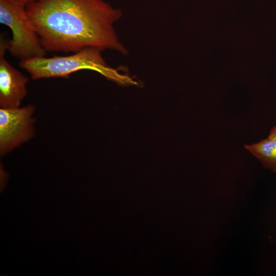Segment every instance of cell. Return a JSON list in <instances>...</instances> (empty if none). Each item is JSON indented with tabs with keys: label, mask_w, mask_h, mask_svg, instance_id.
<instances>
[{
	"label": "cell",
	"mask_w": 276,
	"mask_h": 276,
	"mask_svg": "<svg viewBox=\"0 0 276 276\" xmlns=\"http://www.w3.org/2000/svg\"><path fill=\"white\" fill-rule=\"evenodd\" d=\"M26 10L47 52L95 47L128 54L114 27L123 12L104 0H36Z\"/></svg>",
	"instance_id": "obj_1"
},
{
	"label": "cell",
	"mask_w": 276,
	"mask_h": 276,
	"mask_svg": "<svg viewBox=\"0 0 276 276\" xmlns=\"http://www.w3.org/2000/svg\"><path fill=\"white\" fill-rule=\"evenodd\" d=\"M102 51L97 48L88 47L68 56H44L19 61L18 65L33 80L67 78L74 72L89 70L119 83H132L129 78L107 64L102 56Z\"/></svg>",
	"instance_id": "obj_2"
},
{
	"label": "cell",
	"mask_w": 276,
	"mask_h": 276,
	"mask_svg": "<svg viewBox=\"0 0 276 276\" xmlns=\"http://www.w3.org/2000/svg\"><path fill=\"white\" fill-rule=\"evenodd\" d=\"M0 22L10 28L12 37L7 40V51L19 61L44 57L43 47L26 6L13 0H0Z\"/></svg>",
	"instance_id": "obj_3"
},
{
	"label": "cell",
	"mask_w": 276,
	"mask_h": 276,
	"mask_svg": "<svg viewBox=\"0 0 276 276\" xmlns=\"http://www.w3.org/2000/svg\"><path fill=\"white\" fill-rule=\"evenodd\" d=\"M35 107L0 109V152L6 154L28 141L35 134Z\"/></svg>",
	"instance_id": "obj_4"
},
{
	"label": "cell",
	"mask_w": 276,
	"mask_h": 276,
	"mask_svg": "<svg viewBox=\"0 0 276 276\" xmlns=\"http://www.w3.org/2000/svg\"><path fill=\"white\" fill-rule=\"evenodd\" d=\"M7 40L0 41V106L4 108L20 107L28 91L29 78L14 67L5 58Z\"/></svg>",
	"instance_id": "obj_5"
},
{
	"label": "cell",
	"mask_w": 276,
	"mask_h": 276,
	"mask_svg": "<svg viewBox=\"0 0 276 276\" xmlns=\"http://www.w3.org/2000/svg\"><path fill=\"white\" fill-rule=\"evenodd\" d=\"M244 148L257 158L263 166L276 172V142L268 137L259 142L244 145Z\"/></svg>",
	"instance_id": "obj_6"
},
{
	"label": "cell",
	"mask_w": 276,
	"mask_h": 276,
	"mask_svg": "<svg viewBox=\"0 0 276 276\" xmlns=\"http://www.w3.org/2000/svg\"><path fill=\"white\" fill-rule=\"evenodd\" d=\"M267 137L276 142V125L271 128Z\"/></svg>",
	"instance_id": "obj_7"
},
{
	"label": "cell",
	"mask_w": 276,
	"mask_h": 276,
	"mask_svg": "<svg viewBox=\"0 0 276 276\" xmlns=\"http://www.w3.org/2000/svg\"><path fill=\"white\" fill-rule=\"evenodd\" d=\"M16 2L27 6L28 4L31 3L36 0H13Z\"/></svg>",
	"instance_id": "obj_8"
}]
</instances>
